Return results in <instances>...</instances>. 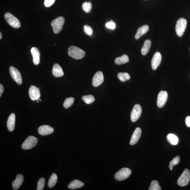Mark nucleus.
<instances>
[{
	"instance_id": "4c0bfd02",
	"label": "nucleus",
	"mask_w": 190,
	"mask_h": 190,
	"mask_svg": "<svg viewBox=\"0 0 190 190\" xmlns=\"http://www.w3.org/2000/svg\"><path fill=\"white\" fill-rule=\"evenodd\" d=\"M0 39H1V38L2 37V34H1V32H0Z\"/></svg>"
},
{
	"instance_id": "412c9836",
	"label": "nucleus",
	"mask_w": 190,
	"mask_h": 190,
	"mask_svg": "<svg viewBox=\"0 0 190 190\" xmlns=\"http://www.w3.org/2000/svg\"><path fill=\"white\" fill-rule=\"evenodd\" d=\"M84 183L77 180H74L69 183L68 188L69 189H74L82 187L84 186Z\"/></svg>"
},
{
	"instance_id": "b1692460",
	"label": "nucleus",
	"mask_w": 190,
	"mask_h": 190,
	"mask_svg": "<svg viewBox=\"0 0 190 190\" xmlns=\"http://www.w3.org/2000/svg\"><path fill=\"white\" fill-rule=\"evenodd\" d=\"M167 139L168 141L172 145H176L178 143V138L175 134H168Z\"/></svg>"
},
{
	"instance_id": "c9c22d12",
	"label": "nucleus",
	"mask_w": 190,
	"mask_h": 190,
	"mask_svg": "<svg viewBox=\"0 0 190 190\" xmlns=\"http://www.w3.org/2000/svg\"><path fill=\"white\" fill-rule=\"evenodd\" d=\"M185 123L188 127H190V117L187 116L185 119Z\"/></svg>"
},
{
	"instance_id": "0eeeda50",
	"label": "nucleus",
	"mask_w": 190,
	"mask_h": 190,
	"mask_svg": "<svg viewBox=\"0 0 190 190\" xmlns=\"http://www.w3.org/2000/svg\"><path fill=\"white\" fill-rule=\"evenodd\" d=\"M38 142V139L33 136H30L27 138L22 145V148L23 149H31L35 146Z\"/></svg>"
},
{
	"instance_id": "ddd939ff",
	"label": "nucleus",
	"mask_w": 190,
	"mask_h": 190,
	"mask_svg": "<svg viewBox=\"0 0 190 190\" xmlns=\"http://www.w3.org/2000/svg\"><path fill=\"white\" fill-rule=\"evenodd\" d=\"M162 56L161 54L159 52H157L153 56L151 60V64L152 69L154 70H156L161 62Z\"/></svg>"
},
{
	"instance_id": "f8f14e48",
	"label": "nucleus",
	"mask_w": 190,
	"mask_h": 190,
	"mask_svg": "<svg viewBox=\"0 0 190 190\" xmlns=\"http://www.w3.org/2000/svg\"><path fill=\"white\" fill-rule=\"evenodd\" d=\"M104 77L101 71L96 72L93 77L92 84L93 86L96 87L99 86L104 82Z\"/></svg>"
},
{
	"instance_id": "72a5a7b5",
	"label": "nucleus",
	"mask_w": 190,
	"mask_h": 190,
	"mask_svg": "<svg viewBox=\"0 0 190 190\" xmlns=\"http://www.w3.org/2000/svg\"><path fill=\"white\" fill-rule=\"evenodd\" d=\"M55 0H45L44 1V5L46 7H50L54 3Z\"/></svg>"
},
{
	"instance_id": "2eb2a0df",
	"label": "nucleus",
	"mask_w": 190,
	"mask_h": 190,
	"mask_svg": "<svg viewBox=\"0 0 190 190\" xmlns=\"http://www.w3.org/2000/svg\"><path fill=\"white\" fill-rule=\"evenodd\" d=\"M142 130L140 128H136L132 134L130 144L131 145H134L137 143L139 140L141 134Z\"/></svg>"
},
{
	"instance_id": "f257e3e1",
	"label": "nucleus",
	"mask_w": 190,
	"mask_h": 190,
	"mask_svg": "<svg viewBox=\"0 0 190 190\" xmlns=\"http://www.w3.org/2000/svg\"><path fill=\"white\" fill-rule=\"evenodd\" d=\"M69 56L76 60L83 58L85 55V52L79 48L72 46L70 47L68 50Z\"/></svg>"
},
{
	"instance_id": "7ed1b4c3",
	"label": "nucleus",
	"mask_w": 190,
	"mask_h": 190,
	"mask_svg": "<svg viewBox=\"0 0 190 190\" xmlns=\"http://www.w3.org/2000/svg\"><path fill=\"white\" fill-rule=\"evenodd\" d=\"M64 22V19L62 17H58L52 22L51 25L54 33L58 34L62 31Z\"/></svg>"
},
{
	"instance_id": "393cba45",
	"label": "nucleus",
	"mask_w": 190,
	"mask_h": 190,
	"mask_svg": "<svg viewBox=\"0 0 190 190\" xmlns=\"http://www.w3.org/2000/svg\"><path fill=\"white\" fill-rule=\"evenodd\" d=\"M58 180V177L55 173L52 174L49 179L48 186L49 188H52L56 185Z\"/></svg>"
},
{
	"instance_id": "4468645a",
	"label": "nucleus",
	"mask_w": 190,
	"mask_h": 190,
	"mask_svg": "<svg viewBox=\"0 0 190 190\" xmlns=\"http://www.w3.org/2000/svg\"><path fill=\"white\" fill-rule=\"evenodd\" d=\"M39 134L42 136H47L52 134L54 131L53 128L47 125H43L39 127L38 130Z\"/></svg>"
},
{
	"instance_id": "6ab92c4d",
	"label": "nucleus",
	"mask_w": 190,
	"mask_h": 190,
	"mask_svg": "<svg viewBox=\"0 0 190 190\" xmlns=\"http://www.w3.org/2000/svg\"><path fill=\"white\" fill-rule=\"evenodd\" d=\"M52 73L55 77H62L64 75L62 69L59 64L56 63L54 65Z\"/></svg>"
},
{
	"instance_id": "e433bc0d",
	"label": "nucleus",
	"mask_w": 190,
	"mask_h": 190,
	"mask_svg": "<svg viewBox=\"0 0 190 190\" xmlns=\"http://www.w3.org/2000/svg\"><path fill=\"white\" fill-rule=\"evenodd\" d=\"M4 87H3V86L1 84H0V96H1V97L3 94V92H4Z\"/></svg>"
},
{
	"instance_id": "58836bf2",
	"label": "nucleus",
	"mask_w": 190,
	"mask_h": 190,
	"mask_svg": "<svg viewBox=\"0 0 190 190\" xmlns=\"http://www.w3.org/2000/svg\"></svg>"
},
{
	"instance_id": "a878e982",
	"label": "nucleus",
	"mask_w": 190,
	"mask_h": 190,
	"mask_svg": "<svg viewBox=\"0 0 190 190\" xmlns=\"http://www.w3.org/2000/svg\"><path fill=\"white\" fill-rule=\"evenodd\" d=\"M117 76L119 80L122 82L129 80L130 78L129 74L127 73H119Z\"/></svg>"
},
{
	"instance_id": "c85d7f7f",
	"label": "nucleus",
	"mask_w": 190,
	"mask_h": 190,
	"mask_svg": "<svg viewBox=\"0 0 190 190\" xmlns=\"http://www.w3.org/2000/svg\"><path fill=\"white\" fill-rule=\"evenodd\" d=\"M161 187L159 185V183L156 180H153L151 182L150 186L149 188V190H161Z\"/></svg>"
},
{
	"instance_id": "cd10ccee",
	"label": "nucleus",
	"mask_w": 190,
	"mask_h": 190,
	"mask_svg": "<svg viewBox=\"0 0 190 190\" xmlns=\"http://www.w3.org/2000/svg\"><path fill=\"white\" fill-rule=\"evenodd\" d=\"M74 101V99L73 98L69 97L66 98L63 103V107L66 109L69 108L73 105Z\"/></svg>"
},
{
	"instance_id": "6e6552de",
	"label": "nucleus",
	"mask_w": 190,
	"mask_h": 190,
	"mask_svg": "<svg viewBox=\"0 0 190 190\" xmlns=\"http://www.w3.org/2000/svg\"><path fill=\"white\" fill-rule=\"evenodd\" d=\"M10 73L12 79L18 85L22 83L21 74L18 70L13 66H11L9 69Z\"/></svg>"
},
{
	"instance_id": "20e7f679",
	"label": "nucleus",
	"mask_w": 190,
	"mask_h": 190,
	"mask_svg": "<svg viewBox=\"0 0 190 190\" xmlns=\"http://www.w3.org/2000/svg\"><path fill=\"white\" fill-rule=\"evenodd\" d=\"M4 18L7 23L12 27L16 29L20 27V23L19 20L10 13H6Z\"/></svg>"
},
{
	"instance_id": "5701e85b",
	"label": "nucleus",
	"mask_w": 190,
	"mask_h": 190,
	"mask_svg": "<svg viewBox=\"0 0 190 190\" xmlns=\"http://www.w3.org/2000/svg\"><path fill=\"white\" fill-rule=\"evenodd\" d=\"M129 57L126 55H123L121 56L118 57L115 60V64L120 65L129 62Z\"/></svg>"
},
{
	"instance_id": "f3484780",
	"label": "nucleus",
	"mask_w": 190,
	"mask_h": 190,
	"mask_svg": "<svg viewBox=\"0 0 190 190\" xmlns=\"http://www.w3.org/2000/svg\"><path fill=\"white\" fill-rule=\"evenodd\" d=\"M15 114H11L8 119L7 122V126L8 129L10 132L14 131L15 127Z\"/></svg>"
},
{
	"instance_id": "f704fd0d",
	"label": "nucleus",
	"mask_w": 190,
	"mask_h": 190,
	"mask_svg": "<svg viewBox=\"0 0 190 190\" xmlns=\"http://www.w3.org/2000/svg\"><path fill=\"white\" fill-rule=\"evenodd\" d=\"M112 20L111 22H108L106 24V26L108 28L111 29H115V24L112 22Z\"/></svg>"
},
{
	"instance_id": "1a4fd4ad",
	"label": "nucleus",
	"mask_w": 190,
	"mask_h": 190,
	"mask_svg": "<svg viewBox=\"0 0 190 190\" xmlns=\"http://www.w3.org/2000/svg\"><path fill=\"white\" fill-rule=\"evenodd\" d=\"M142 109L140 105L136 104L131 111V119L132 122H135L138 119L141 115Z\"/></svg>"
},
{
	"instance_id": "f03ea898",
	"label": "nucleus",
	"mask_w": 190,
	"mask_h": 190,
	"mask_svg": "<svg viewBox=\"0 0 190 190\" xmlns=\"http://www.w3.org/2000/svg\"><path fill=\"white\" fill-rule=\"evenodd\" d=\"M187 24V21L186 19L180 18L176 23L175 26V31L177 35L179 37H181L186 30Z\"/></svg>"
},
{
	"instance_id": "dca6fc26",
	"label": "nucleus",
	"mask_w": 190,
	"mask_h": 190,
	"mask_svg": "<svg viewBox=\"0 0 190 190\" xmlns=\"http://www.w3.org/2000/svg\"><path fill=\"white\" fill-rule=\"evenodd\" d=\"M31 53L33 58V61L36 65L40 62V54L37 48L33 47L31 49Z\"/></svg>"
},
{
	"instance_id": "bb28decb",
	"label": "nucleus",
	"mask_w": 190,
	"mask_h": 190,
	"mask_svg": "<svg viewBox=\"0 0 190 190\" xmlns=\"http://www.w3.org/2000/svg\"><path fill=\"white\" fill-rule=\"evenodd\" d=\"M82 99L87 104H91L95 100L94 96L92 95L83 96L82 97Z\"/></svg>"
},
{
	"instance_id": "7c9ffc66",
	"label": "nucleus",
	"mask_w": 190,
	"mask_h": 190,
	"mask_svg": "<svg viewBox=\"0 0 190 190\" xmlns=\"http://www.w3.org/2000/svg\"><path fill=\"white\" fill-rule=\"evenodd\" d=\"M180 157L179 156H176L173 158V159L169 163V168L171 170H172V168L174 166L176 165L179 162Z\"/></svg>"
},
{
	"instance_id": "39448f33",
	"label": "nucleus",
	"mask_w": 190,
	"mask_h": 190,
	"mask_svg": "<svg viewBox=\"0 0 190 190\" xmlns=\"http://www.w3.org/2000/svg\"><path fill=\"white\" fill-rule=\"evenodd\" d=\"M131 174L130 169L127 168H123L115 174V178L118 181H122L129 177Z\"/></svg>"
},
{
	"instance_id": "473e14b6",
	"label": "nucleus",
	"mask_w": 190,
	"mask_h": 190,
	"mask_svg": "<svg viewBox=\"0 0 190 190\" xmlns=\"http://www.w3.org/2000/svg\"><path fill=\"white\" fill-rule=\"evenodd\" d=\"M45 180L44 178H41L39 179L37 183V190H42L43 189L45 186Z\"/></svg>"
},
{
	"instance_id": "9d476101",
	"label": "nucleus",
	"mask_w": 190,
	"mask_h": 190,
	"mask_svg": "<svg viewBox=\"0 0 190 190\" xmlns=\"http://www.w3.org/2000/svg\"><path fill=\"white\" fill-rule=\"evenodd\" d=\"M168 93L165 91H161L158 93L157 99V105L159 108L164 107L168 99Z\"/></svg>"
},
{
	"instance_id": "aec40b11",
	"label": "nucleus",
	"mask_w": 190,
	"mask_h": 190,
	"mask_svg": "<svg viewBox=\"0 0 190 190\" xmlns=\"http://www.w3.org/2000/svg\"><path fill=\"white\" fill-rule=\"evenodd\" d=\"M149 29V27L148 25H145L140 27L137 30L135 36V39H138L141 36L146 34L148 31Z\"/></svg>"
},
{
	"instance_id": "423d86ee",
	"label": "nucleus",
	"mask_w": 190,
	"mask_h": 190,
	"mask_svg": "<svg viewBox=\"0 0 190 190\" xmlns=\"http://www.w3.org/2000/svg\"><path fill=\"white\" fill-rule=\"evenodd\" d=\"M190 180V172L187 169H185L183 173L178 178L177 184L180 186H187Z\"/></svg>"
},
{
	"instance_id": "2f4dec72",
	"label": "nucleus",
	"mask_w": 190,
	"mask_h": 190,
	"mask_svg": "<svg viewBox=\"0 0 190 190\" xmlns=\"http://www.w3.org/2000/svg\"><path fill=\"white\" fill-rule=\"evenodd\" d=\"M83 31L88 36H91L93 34V30L91 26L85 25L83 26Z\"/></svg>"
},
{
	"instance_id": "9b49d317",
	"label": "nucleus",
	"mask_w": 190,
	"mask_h": 190,
	"mask_svg": "<svg viewBox=\"0 0 190 190\" xmlns=\"http://www.w3.org/2000/svg\"><path fill=\"white\" fill-rule=\"evenodd\" d=\"M30 98L33 101L37 100L41 96L40 92L39 89L34 86L30 87L29 91Z\"/></svg>"
},
{
	"instance_id": "a211bd4d",
	"label": "nucleus",
	"mask_w": 190,
	"mask_h": 190,
	"mask_svg": "<svg viewBox=\"0 0 190 190\" xmlns=\"http://www.w3.org/2000/svg\"><path fill=\"white\" fill-rule=\"evenodd\" d=\"M24 177L21 174H18L17 176L16 179L12 183V188L14 190L18 189L20 188L23 183Z\"/></svg>"
},
{
	"instance_id": "4be33fe9",
	"label": "nucleus",
	"mask_w": 190,
	"mask_h": 190,
	"mask_svg": "<svg viewBox=\"0 0 190 190\" xmlns=\"http://www.w3.org/2000/svg\"><path fill=\"white\" fill-rule=\"evenodd\" d=\"M151 45V41L149 39H147L145 41L143 46L142 47L141 53L143 55H145L148 53L150 47Z\"/></svg>"
},
{
	"instance_id": "c756f323",
	"label": "nucleus",
	"mask_w": 190,
	"mask_h": 190,
	"mask_svg": "<svg viewBox=\"0 0 190 190\" xmlns=\"http://www.w3.org/2000/svg\"><path fill=\"white\" fill-rule=\"evenodd\" d=\"M82 8L86 13L91 12L92 9V4L90 2H85L82 4Z\"/></svg>"
}]
</instances>
